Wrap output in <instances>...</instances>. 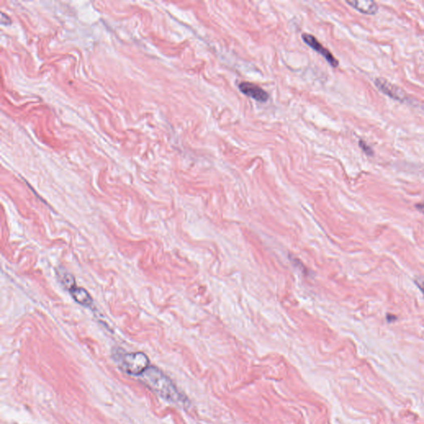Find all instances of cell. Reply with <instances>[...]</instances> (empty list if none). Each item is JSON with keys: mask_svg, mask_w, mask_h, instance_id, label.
<instances>
[{"mask_svg": "<svg viewBox=\"0 0 424 424\" xmlns=\"http://www.w3.org/2000/svg\"><path fill=\"white\" fill-rule=\"evenodd\" d=\"M70 293L72 294V298H74V300L79 304H81V306L90 307V306L92 305V303H93L92 298L86 289L75 287L72 290H70Z\"/></svg>", "mask_w": 424, "mask_h": 424, "instance_id": "obj_7", "label": "cell"}, {"mask_svg": "<svg viewBox=\"0 0 424 424\" xmlns=\"http://www.w3.org/2000/svg\"><path fill=\"white\" fill-rule=\"evenodd\" d=\"M141 381L160 398L169 403L186 407L190 405L188 398L179 390L169 377L155 366H149L139 376Z\"/></svg>", "mask_w": 424, "mask_h": 424, "instance_id": "obj_1", "label": "cell"}, {"mask_svg": "<svg viewBox=\"0 0 424 424\" xmlns=\"http://www.w3.org/2000/svg\"><path fill=\"white\" fill-rule=\"evenodd\" d=\"M346 3L364 15H374L379 10L378 5L374 1H347Z\"/></svg>", "mask_w": 424, "mask_h": 424, "instance_id": "obj_6", "label": "cell"}, {"mask_svg": "<svg viewBox=\"0 0 424 424\" xmlns=\"http://www.w3.org/2000/svg\"><path fill=\"white\" fill-rule=\"evenodd\" d=\"M374 83L379 91H382L383 93L385 94L386 96H389L393 100L402 101V102H405L406 100H407L405 92H403L398 86L386 81L385 79H375Z\"/></svg>", "mask_w": 424, "mask_h": 424, "instance_id": "obj_4", "label": "cell"}, {"mask_svg": "<svg viewBox=\"0 0 424 424\" xmlns=\"http://www.w3.org/2000/svg\"><path fill=\"white\" fill-rule=\"evenodd\" d=\"M59 276L61 277V281L62 284H64V286L69 289V291L76 287L75 279L72 276V274L67 273V271H64V274H62V272L60 271Z\"/></svg>", "mask_w": 424, "mask_h": 424, "instance_id": "obj_8", "label": "cell"}, {"mask_svg": "<svg viewBox=\"0 0 424 424\" xmlns=\"http://www.w3.org/2000/svg\"><path fill=\"white\" fill-rule=\"evenodd\" d=\"M302 39L306 44L309 46L310 48L317 52L325 59L327 60L331 67H336L338 66L339 62L336 60V58L331 54V52L328 49L323 47L314 36H312L311 34H303L302 35Z\"/></svg>", "mask_w": 424, "mask_h": 424, "instance_id": "obj_3", "label": "cell"}, {"mask_svg": "<svg viewBox=\"0 0 424 424\" xmlns=\"http://www.w3.org/2000/svg\"><path fill=\"white\" fill-rule=\"evenodd\" d=\"M414 283L422 292L424 297V277H417L415 279Z\"/></svg>", "mask_w": 424, "mask_h": 424, "instance_id": "obj_10", "label": "cell"}, {"mask_svg": "<svg viewBox=\"0 0 424 424\" xmlns=\"http://www.w3.org/2000/svg\"><path fill=\"white\" fill-rule=\"evenodd\" d=\"M239 89L244 95L259 102H266L269 100V95L265 90L251 82H241L239 85Z\"/></svg>", "mask_w": 424, "mask_h": 424, "instance_id": "obj_5", "label": "cell"}, {"mask_svg": "<svg viewBox=\"0 0 424 424\" xmlns=\"http://www.w3.org/2000/svg\"><path fill=\"white\" fill-rule=\"evenodd\" d=\"M416 208H417V210H419L421 213L424 214V201L417 204V205H416Z\"/></svg>", "mask_w": 424, "mask_h": 424, "instance_id": "obj_11", "label": "cell"}, {"mask_svg": "<svg viewBox=\"0 0 424 424\" xmlns=\"http://www.w3.org/2000/svg\"><path fill=\"white\" fill-rule=\"evenodd\" d=\"M359 144H360V147L361 148V149H362V150L364 151L367 155H369V156L373 155V150H372V148H370V147H369V146L365 142H364L363 140H360Z\"/></svg>", "mask_w": 424, "mask_h": 424, "instance_id": "obj_9", "label": "cell"}, {"mask_svg": "<svg viewBox=\"0 0 424 424\" xmlns=\"http://www.w3.org/2000/svg\"><path fill=\"white\" fill-rule=\"evenodd\" d=\"M395 320H397V317H396L395 316H393V315L388 314V316H387V321H388V322H394Z\"/></svg>", "mask_w": 424, "mask_h": 424, "instance_id": "obj_12", "label": "cell"}, {"mask_svg": "<svg viewBox=\"0 0 424 424\" xmlns=\"http://www.w3.org/2000/svg\"><path fill=\"white\" fill-rule=\"evenodd\" d=\"M113 357L122 371L133 376H140L150 366L149 359L143 352L127 353L119 350Z\"/></svg>", "mask_w": 424, "mask_h": 424, "instance_id": "obj_2", "label": "cell"}]
</instances>
